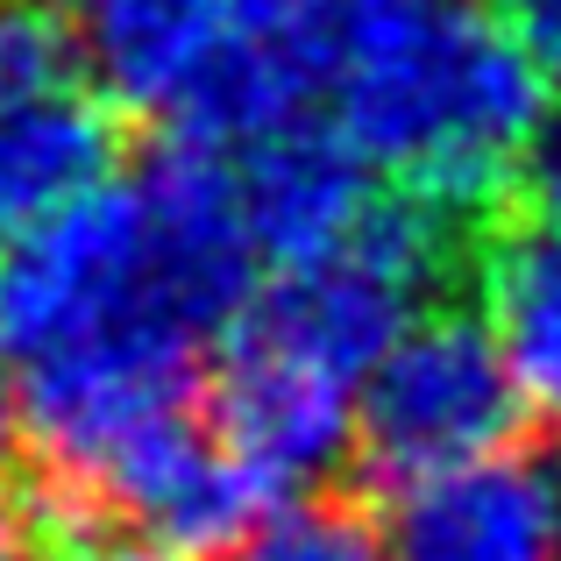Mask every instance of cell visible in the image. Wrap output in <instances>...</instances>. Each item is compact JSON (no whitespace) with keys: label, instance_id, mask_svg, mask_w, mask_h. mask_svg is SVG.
<instances>
[{"label":"cell","instance_id":"6da1fadb","mask_svg":"<svg viewBox=\"0 0 561 561\" xmlns=\"http://www.w3.org/2000/svg\"><path fill=\"white\" fill-rule=\"evenodd\" d=\"M548 107V50L497 0H342L328 122L434 214H491Z\"/></svg>","mask_w":561,"mask_h":561},{"label":"cell","instance_id":"7a4b0ae2","mask_svg":"<svg viewBox=\"0 0 561 561\" xmlns=\"http://www.w3.org/2000/svg\"><path fill=\"white\" fill-rule=\"evenodd\" d=\"M122 114L164 136L242 142L313 114L334 79L342 0H57Z\"/></svg>","mask_w":561,"mask_h":561},{"label":"cell","instance_id":"3957f363","mask_svg":"<svg viewBox=\"0 0 561 561\" xmlns=\"http://www.w3.org/2000/svg\"><path fill=\"white\" fill-rule=\"evenodd\" d=\"M107 334L220 342L185 299L136 179H107L0 249V356L14 370H36Z\"/></svg>","mask_w":561,"mask_h":561},{"label":"cell","instance_id":"277c9868","mask_svg":"<svg viewBox=\"0 0 561 561\" xmlns=\"http://www.w3.org/2000/svg\"><path fill=\"white\" fill-rule=\"evenodd\" d=\"M526 412L534 398L512 377L483 313H420L363 377L356 455L377 483L398 491L512 448Z\"/></svg>","mask_w":561,"mask_h":561},{"label":"cell","instance_id":"5b68a950","mask_svg":"<svg viewBox=\"0 0 561 561\" xmlns=\"http://www.w3.org/2000/svg\"><path fill=\"white\" fill-rule=\"evenodd\" d=\"M356 405H363V383L320 370V363L291 356V348L263 342L249 328L220 334L206 412L228 434V448L263 477L271 497L320 483L356 448Z\"/></svg>","mask_w":561,"mask_h":561},{"label":"cell","instance_id":"8992f818","mask_svg":"<svg viewBox=\"0 0 561 561\" xmlns=\"http://www.w3.org/2000/svg\"><path fill=\"white\" fill-rule=\"evenodd\" d=\"M398 561H561V448H497L391 491Z\"/></svg>","mask_w":561,"mask_h":561},{"label":"cell","instance_id":"52a82bcc","mask_svg":"<svg viewBox=\"0 0 561 561\" xmlns=\"http://www.w3.org/2000/svg\"><path fill=\"white\" fill-rule=\"evenodd\" d=\"M234 179H242V214H249V234H256L263 271L320 263L383 199L377 171L356 157V142L334 122H313V114L242 142L234 150Z\"/></svg>","mask_w":561,"mask_h":561},{"label":"cell","instance_id":"ba28073f","mask_svg":"<svg viewBox=\"0 0 561 561\" xmlns=\"http://www.w3.org/2000/svg\"><path fill=\"white\" fill-rule=\"evenodd\" d=\"M114 164H122L114 100L79 93V79L0 107V249L57 206L100 192Z\"/></svg>","mask_w":561,"mask_h":561},{"label":"cell","instance_id":"9c48e42d","mask_svg":"<svg viewBox=\"0 0 561 561\" xmlns=\"http://www.w3.org/2000/svg\"><path fill=\"white\" fill-rule=\"evenodd\" d=\"M477 313L497 334L534 412H561V220H497L477 234Z\"/></svg>","mask_w":561,"mask_h":561},{"label":"cell","instance_id":"30bf717a","mask_svg":"<svg viewBox=\"0 0 561 561\" xmlns=\"http://www.w3.org/2000/svg\"><path fill=\"white\" fill-rule=\"evenodd\" d=\"M220 561H398L383 519L348 497H277Z\"/></svg>","mask_w":561,"mask_h":561},{"label":"cell","instance_id":"8fae6325","mask_svg":"<svg viewBox=\"0 0 561 561\" xmlns=\"http://www.w3.org/2000/svg\"><path fill=\"white\" fill-rule=\"evenodd\" d=\"M79 65H85L79 36H71L57 0H0V107L71 85Z\"/></svg>","mask_w":561,"mask_h":561},{"label":"cell","instance_id":"7c38bea8","mask_svg":"<svg viewBox=\"0 0 561 561\" xmlns=\"http://www.w3.org/2000/svg\"><path fill=\"white\" fill-rule=\"evenodd\" d=\"M519 192L540 220H561V100L548 107V122H540L534 150H526V164H519Z\"/></svg>","mask_w":561,"mask_h":561},{"label":"cell","instance_id":"4fadbf2b","mask_svg":"<svg viewBox=\"0 0 561 561\" xmlns=\"http://www.w3.org/2000/svg\"><path fill=\"white\" fill-rule=\"evenodd\" d=\"M57 561H179V554L142 548V540H128V534H65V554Z\"/></svg>","mask_w":561,"mask_h":561},{"label":"cell","instance_id":"5bb4252c","mask_svg":"<svg viewBox=\"0 0 561 561\" xmlns=\"http://www.w3.org/2000/svg\"><path fill=\"white\" fill-rule=\"evenodd\" d=\"M0 561H36V505H14L0 491Z\"/></svg>","mask_w":561,"mask_h":561},{"label":"cell","instance_id":"9a60e30c","mask_svg":"<svg viewBox=\"0 0 561 561\" xmlns=\"http://www.w3.org/2000/svg\"><path fill=\"white\" fill-rule=\"evenodd\" d=\"M14 440H22V377H14V363L0 356V462L14 455Z\"/></svg>","mask_w":561,"mask_h":561},{"label":"cell","instance_id":"2e32d148","mask_svg":"<svg viewBox=\"0 0 561 561\" xmlns=\"http://www.w3.org/2000/svg\"><path fill=\"white\" fill-rule=\"evenodd\" d=\"M540 50H548V65H554V79H561V8L540 14Z\"/></svg>","mask_w":561,"mask_h":561},{"label":"cell","instance_id":"e0dca14e","mask_svg":"<svg viewBox=\"0 0 561 561\" xmlns=\"http://www.w3.org/2000/svg\"><path fill=\"white\" fill-rule=\"evenodd\" d=\"M497 8H519V14H554L561 0H497Z\"/></svg>","mask_w":561,"mask_h":561}]
</instances>
